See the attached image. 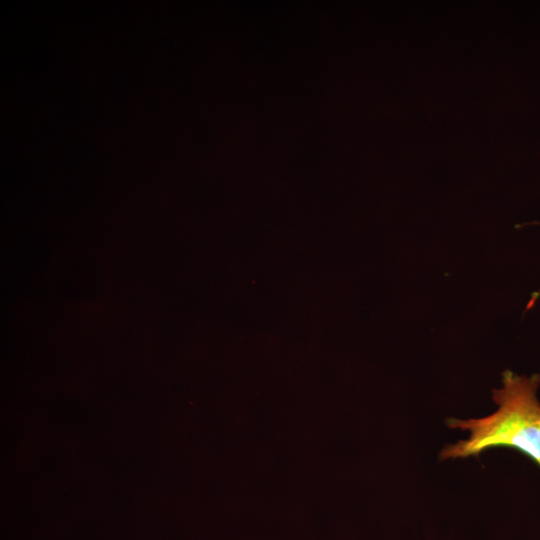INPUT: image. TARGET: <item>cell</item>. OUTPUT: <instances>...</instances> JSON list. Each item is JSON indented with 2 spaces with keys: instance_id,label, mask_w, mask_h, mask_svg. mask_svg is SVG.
<instances>
[{
  "instance_id": "cell-1",
  "label": "cell",
  "mask_w": 540,
  "mask_h": 540,
  "mask_svg": "<svg viewBox=\"0 0 540 540\" xmlns=\"http://www.w3.org/2000/svg\"><path fill=\"white\" fill-rule=\"evenodd\" d=\"M503 387L492 390L498 405L493 414L469 420L449 418L447 426L470 432L465 440L444 447L440 460L478 456L491 448L520 451L540 467V374L530 377L510 370L502 373Z\"/></svg>"
}]
</instances>
